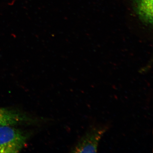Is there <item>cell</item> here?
I'll return each instance as SVG.
<instances>
[{"label":"cell","mask_w":153,"mask_h":153,"mask_svg":"<svg viewBox=\"0 0 153 153\" xmlns=\"http://www.w3.org/2000/svg\"><path fill=\"white\" fill-rule=\"evenodd\" d=\"M111 126L110 123L91 124L73 145L70 152L75 153L97 152L99 143Z\"/></svg>","instance_id":"1"},{"label":"cell","mask_w":153,"mask_h":153,"mask_svg":"<svg viewBox=\"0 0 153 153\" xmlns=\"http://www.w3.org/2000/svg\"><path fill=\"white\" fill-rule=\"evenodd\" d=\"M27 140L26 134L14 126L0 127V153L19 152Z\"/></svg>","instance_id":"2"},{"label":"cell","mask_w":153,"mask_h":153,"mask_svg":"<svg viewBox=\"0 0 153 153\" xmlns=\"http://www.w3.org/2000/svg\"><path fill=\"white\" fill-rule=\"evenodd\" d=\"M30 120L27 115L16 110L0 108V127L15 126Z\"/></svg>","instance_id":"3"},{"label":"cell","mask_w":153,"mask_h":153,"mask_svg":"<svg viewBox=\"0 0 153 153\" xmlns=\"http://www.w3.org/2000/svg\"><path fill=\"white\" fill-rule=\"evenodd\" d=\"M137 10L140 16L145 22L150 23L152 20V0H135Z\"/></svg>","instance_id":"4"}]
</instances>
